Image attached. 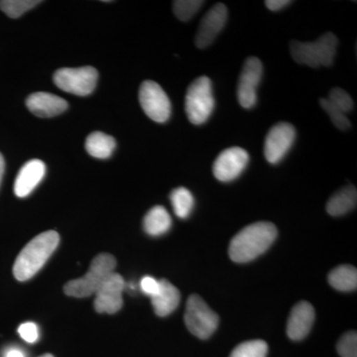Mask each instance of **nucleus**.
I'll return each instance as SVG.
<instances>
[{
    "mask_svg": "<svg viewBox=\"0 0 357 357\" xmlns=\"http://www.w3.org/2000/svg\"><path fill=\"white\" fill-rule=\"evenodd\" d=\"M278 236L271 222H260L248 225L230 241V259L236 263L252 261L273 244Z\"/></svg>",
    "mask_w": 357,
    "mask_h": 357,
    "instance_id": "obj_1",
    "label": "nucleus"
},
{
    "mask_svg": "<svg viewBox=\"0 0 357 357\" xmlns=\"http://www.w3.org/2000/svg\"><path fill=\"white\" fill-rule=\"evenodd\" d=\"M60 243V236L54 230L40 234L21 250L13 266L14 277L24 282L35 276L53 255Z\"/></svg>",
    "mask_w": 357,
    "mask_h": 357,
    "instance_id": "obj_2",
    "label": "nucleus"
},
{
    "mask_svg": "<svg viewBox=\"0 0 357 357\" xmlns=\"http://www.w3.org/2000/svg\"><path fill=\"white\" fill-rule=\"evenodd\" d=\"M337 37L328 32L314 42H291V56L300 65L311 68L331 67L337 55Z\"/></svg>",
    "mask_w": 357,
    "mask_h": 357,
    "instance_id": "obj_3",
    "label": "nucleus"
},
{
    "mask_svg": "<svg viewBox=\"0 0 357 357\" xmlns=\"http://www.w3.org/2000/svg\"><path fill=\"white\" fill-rule=\"evenodd\" d=\"M115 267L116 260L114 256L109 253H100L96 256L84 276L66 283V295L75 298H86L95 295L103 282L114 273Z\"/></svg>",
    "mask_w": 357,
    "mask_h": 357,
    "instance_id": "obj_4",
    "label": "nucleus"
},
{
    "mask_svg": "<svg viewBox=\"0 0 357 357\" xmlns=\"http://www.w3.org/2000/svg\"><path fill=\"white\" fill-rule=\"evenodd\" d=\"M185 109L188 119L195 126L206 123L215 109L213 84L208 77L195 79L185 93Z\"/></svg>",
    "mask_w": 357,
    "mask_h": 357,
    "instance_id": "obj_5",
    "label": "nucleus"
},
{
    "mask_svg": "<svg viewBox=\"0 0 357 357\" xmlns=\"http://www.w3.org/2000/svg\"><path fill=\"white\" fill-rule=\"evenodd\" d=\"M218 316L198 295L190 296L185 312V324L195 337L206 340L217 331Z\"/></svg>",
    "mask_w": 357,
    "mask_h": 357,
    "instance_id": "obj_6",
    "label": "nucleus"
},
{
    "mask_svg": "<svg viewBox=\"0 0 357 357\" xmlns=\"http://www.w3.org/2000/svg\"><path fill=\"white\" fill-rule=\"evenodd\" d=\"M98 73L93 67L63 68L54 74V83L59 89L73 95L86 96L95 91Z\"/></svg>",
    "mask_w": 357,
    "mask_h": 357,
    "instance_id": "obj_7",
    "label": "nucleus"
},
{
    "mask_svg": "<svg viewBox=\"0 0 357 357\" xmlns=\"http://www.w3.org/2000/svg\"><path fill=\"white\" fill-rule=\"evenodd\" d=\"M141 107L149 119L164 123L170 119L171 102L164 89L153 81H145L139 89Z\"/></svg>",
    "mask_w": 357,
    "mask_h": 357,
    "instance_id": "obj_8",
    "label": "nucleus"
},
{
    "mask_svg": "<svg viewBox=\"0 0 357 357\" xmlns=\"http://www.w3.org/2000/svg\"><path fill=\"white\" fill-rule=\"evenodd\" d=\"M263 66L258 58L250 57L244 63L238 86L237 98L239 105L246 109H252L257 102V88L261 82Z\"/></svg>",
    "mask_w": 357,
    "mask_h": 357,
    "instance_id": "obj_9",
    "label": "nucleus"
},
{
    "mask_svg": "<svg viewBox=\"0 0 357 357\" xmlns=\"http://www.w3.org/2000/svg\"><path fill=\"white\" fill-rule=\"evenodd\" d=\"M296 139V129L288 122H279L265 138L264 156L270 164H278L287 155Z\"/></svg>",
    "mask_w": 357,
    "mask_h": 357,
    "instance_id": "obj_10",
    "label": "nucleus"
},
{
    "mask_svg": "<svg viewBox=\"0 0 357 357\" xmlns=\"http://www.w3.org/2000/svg\"><path fill=\"white\" fill-rule=\"evenodd\" d=\"M249 155L241 147H230L218 155L213 163V175L220 182H231L245 170Z\"/></svg>",
    "mask_w": 357,
    "mask_h": 357,
    "instance_id": "obj_11",
    "label": "nucleus"
},
{
    "mask_svg": "<svg viewBox=\"0 0 357 357\" xmlns=\"http://www.w3.org/2000/svg\"><path fill=\"white\" fill-rule=\"evenodd\" d=\"M126 287V281L121 275L114 272L95 294L96 311L100 314H115L119 312L123 305L122 293Z\"/></svg>",
    "mask_w": 357,
    "mask_h": 357,
    "instance_id": "obj_12",
    "label": "nucleus"
},
{
    "mask_svg": "<svg viewBox=\"0 0 357 357\" xmlns=\"http://www.w3.org/2000/svg\"><path fill=\"white\" fill-rule=\"evenodd\" d=\"M227 7L223 3H217L204 16L195 39L198 48L204 49L213 43L227 23Z\"/></svg>",
    "mask_w": 357,
    "mask_h": 357,
    "instance_id": "obj_13",
    "label": "nucleus"
},
{
    "mask_svg": "<svg viewBox=\"0 0 357 357\" xmlns=\"http://www.w3.org/2000/svg\"><path fill=\"white\" fill-rule=\"evenodd\" d=\"M45 173L46 166L41 160L33 159L25 163L14 183V192L16 196L18 198L29 196L33 190L43 180Z\"/></svg>",
    "mask_w": 357,
    "mask_h": 357,
    "instance_id": "obj_14",
    "label": "nucleus"
},
{
    "mask_svg": "<svg viewBox=\"0 0 357 357\" xmlns=\"http://www.w3.org/2000/svg\"><path fill=\"white\" fill-rule=\"evenodd\" d=\"M26 105L33 114L42 119L56 116L68 109V102L64 98L44 91L28 96Z\"/></svg>",
    "mask_w": 357,
    "mask_h": 357,
    "instance_id": "obj_15",
    "label": "nucleus"
},
{
    "mask_svg": "<svg viewBox=\"0 0 357 357\" xmlns=\"http://www.w3.org/2000/svg\"><path fill=\"white\" fill-rule=\"evenodd\" d=\"M314 321V310L310 303L300 302L291 312L287 324L288 337L301 340L307 337Z\"/></svg>",
    "mask_w": 357,
    "mask_h": 357,
    "instance_id": "obj_16",
    "label": "nucleus"
},
{
    "mask_svg": "<svg viewBox=\"0 0 357 357\" xmlns=\"http://www.w3.org/2000/svg\"><path fill=\"white\" fill-rule=\"evenodd\" d=\"M180 300V291L171 282L162 279L159 293L151 298V303L157 316L166 317L177 309Z\"/></svg>",
    "mask_w": 357,
    "mask_h": 357,
    "instance_id": "obj_17",
    "label": "nucleus"
},
{
    "mask_svg": "<svg viewBox=\"0 0 357 357\" xmlns=\"http://www.w3.org/2000/svg\"><path fill=\"white\" fill-rule=\"evenodd\" d=\"M357 192L354 185L342 188L328 199L326 211L333 217H340L354 210L356 206Z\"/></svg>",
    "mask_w": 357,
    "mask_h": 357,
    "instance_id": "obj_18",
    "label": "nucleus"
},
{
    "mask_svg": "<svg viewBox=\"0 0 357 357\" xmlns=\"http://www.w3.org/2000/svg\"><path fill=\"white\" fill-rule=\"evenodd\" d=\"M172 225L170 213L164 206H156L148 211L143 220V227L146 234L151 236H159L166 234Z\"/></svg>",
    "mask_w": 357,
    "mask_h": 357,
    "instance_id": "obj_19",
    "label": "nucleus"
},
{
    "mask_svg": "<svg viewBox=\"0 0 357 357\" xmlns=\"http://www.w3.org/2000/svg\"><path fill=\"white\" fill-rule=\"evenodd\" d=\"M116 143L114 137L100 131L89 134L86 141V149L91 156L107 159L114 153Z\"/></svg>",
    "mask_w": 357,
    "mask_h": 357,
    "instance_id": "obj_20",
    "label": "nucleus"
},
{
    "mask_svg": "<svg viewBox=\"0 0 357 357\" xmlns=\"http://www.w3.org/2000/svg\"><path fill=\"white\" fill-rule=\"evenodd\" d=\"M328 283L335 290L351 292L357 288V270L351 265H340L328 274Z\"/></svg>",
    "mask_w": 357,
    "mask_h": 357,
    "instance_id": "obj_21",
    "label": "nucleus"
},
{
    "mask_svg": "<svg viewBox=\"0 0 357 357\" xmlns=\"http://www.w3.org/2000/svg\"><path fill=\"white\" fill-rule=\"evenodd\" d=\"M174 211L178 218H187L191 215L195 206V199L192 192L184 187L173 190L170 195Z\"/></svg>",
    "mask_w": 357,
    "mask_h": 357,
    "instance_id": "obj_22",
    "label": "nucleus"
},
{
    "mask_svg": "<svg viewBox=\"0 0 357 357\" xmlns=\"http://www.w3.org/2000/svg\"><path fill=\"white\" fill-rule=\"evenodd\" d=\"M268 345L264 340H255L237 345L229 357H266Z\"/></svg>",
    "mask_w": 357,
    "mask_h": 357,
    "instance_id": "obj_23",
    "label": "nucleus"
},
{
    "mask_svg": "<svg viewBox=\"0 0 357 357\" xmlns=\"http://www.w3.org/2000/svg\"><path fill=\"white\" fill-rule=\"evenodd\" d=\"M39 3H41L40 0H2L0 8L7 16L15 20Z\"/></svg>",
    "mask_w": 357,
    "mask_h": 357,
    "instance_id": "obj_24",
    "label": "nucleus"
},
{
    "mask_svg": "<svg viewBox=\"0 0 357 357\" xmlns=\"http://www.w3.org/2000/svg\"><path fill=\"white\" fill-rule=\"evenodd\" d=\"M204 1L199 0H177L173 2V10L181 21H189L198 13Z\"/></svg>",
    "mask_w": 357,
    "mask_h": 357,
    "instance_id": "obj_25",
    "label": "nucleus"
},
{
    "mask_svg": "<svg viewBox=\"0 0 357 357\" xmlns=\"http://www.w3.org/2000/svg\"><path fill=\"white\" fill-rule=\"evenodd\" d=\"M328 100L342 114H349L354 109V100L344 89L333 88L330 91Z\"/></svg>",
    "mask_w": 357,
    "mask_h": 357,
    "instance_id": "obj_26",
    "label": "nucleus"
},
{
    "mask_svg": "<svg viewBox=\"0 0 357 357\" xmlns=\"http://www.w3.org/2000/svg\"><path fill=\"white\" fill-rule=\"evenodd\" d=\"M319 105H321V109L325 110L328 116L331 117L335 128L342 131H347V129L351 128V123L349 119H347V115L335 109L332 103L328 102V98H321Z\"/></svg>",
    "mask_w": 357,
    "mask_h": 357,
    "instance_id": "obj_27",
    "label": "nucleus"
},
{
    "mask_svg": "<svg viewBox=\"0 0 357 357\" xmlns=\"http://www.w3.org/2000/svg\"><path fill=\"white\" fill-rule=\"evenodd\" d=\"M337 349L342 357H357L356 332L351 331L344 333L338 340Z\"/></svg>",
    "mask_w": 357,
    "mask_h": 357,
    "instance_id": "obj_28",
    "label": "nucleus"
},
{
    "mask_svg": "<svg viewBox=\"0 0 357 357\" xmlns=\"http://www.w3.org/2000/svg\"><path fill=\"white\" fill-rule=\"evenodd\" d=\"M18 333L28 344H34L39 338L38 326H37L36 324L32 323V321L22 324L18 328Z\"/></svg>",
    "mask_w": 357,
    "mask_h": 357,
    "instance_id": "obj_29",
    "label": "nucleus"
},
{
    "mask_svg": "<svg viewBox=\"0 0 357 357\" xmlns=\"http://www.w3.org/2000/svg\"><path fill=\"white\" fill-rule=\"evenodd\" d=\"M140 288L142 292L146 294L150 298H153L160 290V281L153 277L145 276L140 282Z\"/></svg>",
    "mask_w": 357,
    "mask_h": 357,
    "instance_id": "obj_30",
    "label": "nucleus"
},
{
    "mask_svg": "<svg viewBox=\"0 0 357 357\" xmlns=\"http://www.w3.org/2000/svg\"><path fill=\"white\" fill-rule=\"evenodd\" d=\"M291 3H292V1H289V0H267V1H265V6L271 11L281 10V9L285 8Z\"/></svg>",
    "mask_w": 357,
    "mask_h": 357,
    "instance_id": "obj_31",
    "label": "nucleus"
},
{
    "mask_svg": "<svg viewBox=\"0 0 357 357\" xmlns=\"http://www.w3.org/2000/svg\"><path fill=\"white\" fill-rule=\"evenodd\" d=\"M4 357H26L24 351H21L20 349H17V347H10V349H7L6 354H4Z\"/></svg>",
    "mask_w": 357,
    "mask_h": 357,
    "instance_id": "obj_32",
    "label": "nucleus"
},
{
    "mask_svg": "<svg viewBox=\"0 0 357 357\" xmlns=\"http://www.w3.org/2000/svg\"><path fill=\"white\" fill-rule=\"evenodd\" d=\"M4 168H6V162H4L3 156L0 153V184H1L2 176H3Z\"/></svg>",
    "mask_w": 357,
    "mask_h": 357,
    "instance_id": "obj_33",
    "label": "nucleus"
},
{
    "mask_svg": "<svg viewBox=\"0 0 357 357\" xmlns=\"http://www.w3.org/2000/svg\"><path fill=\"white\" fill-rule=\"evenodd\" d=\"M39 357H54V356H52V354H44V356H41Z\"/></svg>",
    "mask_w": 357,
    "mask_h": 357,
    "instance_id": "obj_34",
    "label": "nucleus"
}]
</instances>
